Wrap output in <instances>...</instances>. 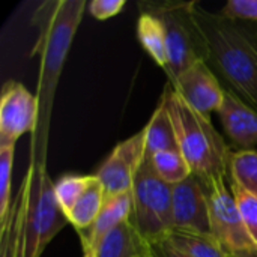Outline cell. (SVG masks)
Returning a JSON list of instances; mask_svg holds the SVG:
<instances>
[{
  "label": "cell",
  "mask_w": 257,
  "mask_h": 257,
  "mask_svg": "<svg viewBox=\"0 0 257 257\" xmlns=\"http://www.w3.org/2000/svg\"><path fill=\"white\" fill-rule=\"evenodd\" d=\"M196 20L206 45V63L220 81L257 108V29L197 5Z\"/></svg>",
  "instance_id": "obj_1"
},
{
  "label": "cell",
  "mask_w": 257,
  "mask_h": 257,
  "mask_svg": "<svg viewBox=\"0 0 257 257\" xmlns=\"http://www.w3.org/2000/svg\"><path fill=\"white\" fill-rule=\"evenodd\" d=\"M84 0H47L32 14L30 23L36 29V42L30 56L39 57V120L47 123L68 51L84 14Z\"/></svg>",
  "instance_id": "obj_2"
},
{
  "label": "cell",
  "mask_w": 257,
  "mask_h": 257,
  "mask_svg": "<svg viewBox=\"0 0 257 257\" xmlns=\"http://www.w3.org/2000/svg\"><path fill=\"white\" fill-rule=\"evenodd\" d=\"M173 122L178 146L191 173L209 185L217 178H229L230 148L209 117L191 108L167 83L161 95ZM230 179V178H229Z\"/></svg>",
  "instance_id": "obj_3"
},
{
  "label": "cell",
  "mask_w": 257,
  "mask_h": 257,
  "mask_svg": "<svg viewBox=\"0 0 257 257\" xmlns=\"http://www.w3.org/2000/svg\"><path fill=\"white\" fill-rule=\"evenodd\" d=\"M26 208L20 257H41L54 236L69 223L54 193L45 163L32 161L23 178Z\"/></svg>",
  "instance_id": "obj_4"
},
{
  "label": "cell",
  "mask_w": 257,
  "mask_h": 257,
  "mask_svg": "<svg viewBox=\"0 0 257 257\" xmlns=\"http://www.w3.org/2000/svg\"><path fill=\"white\" fill-rule=\"evenodd\" d=\"M197 2H140V12L160 18L166 32L167 77L173 81L199 60L206 62V45L196 20Z\"/></svg>",
  "instance_id": "obj_5"
},
{
  "label": "cell",
  "mask_w": 257,
  "mask_h": 257,
  "mask_svg": "<svg viewBox=\"0 0 257 257\" xmlns=\"http://www.w3.org/2000/svg\"><path fill=\"white\" fill-rule=\"evenodd\" d=\"M131 193V220L139 233L148 242L166 239L175 229L172 185L158 178L149 160H145L140 166Z\"/></svg>",
  "instance_id": "obj_6"
},
{
  "label": "cell",
  "mask_w": 257,
  "mask_h": 257,
  "mask_svg": "<svg viewBox=\"0 0 257 257\" xmlns=\"http://www.w3.org/2000/svg\"><path fill=\"white\" fill-rule=\"evenodd\" d=\"M211 233L226 257H257V245L245 229L230 190L229 178H217L208 185Z\"/></svg>",
  "instance_id": "obj_7"
},
{
  "label": "cell",
  "mask_w": 257,
  "mask_h": 257,
  "mask_svg": "<svg viewBox=\"0 0 257 257\" xmlns=\"http://www.w3.org/2000/svg\"><path fill=\"white\" fill-rule=\"evenodd\" d=\"M145 160L146 134L143 128L126 140L117 143L93 175L102 184L107 196L131 191L134 178Z\"/></svg>",
  "instance_id": "obj_8"
},
{
  "label": "cell",
  "mask_w": 257,
  "mask_h": 257,
  "mask_svg": "<svg viewBox=\"0 0 257 257\" xmlns=\"http://www.w3.org/2000/svg\"><path fill=\"white\" fill-rule=\"evenodd\" d=\"M38 120V98L21 83L6 81L0 98V146H15L21 136L36 130Z\"/></svg>",
  "instance_id": "obj_9"
},
{
  "label": "cell",
  "mask_w": 257,
  "mask_h": 257,
  "mask_svg": "<svg viewBox=\"0 0 257 257\" xmlns=\"http://www.w3.org/2000/svg\"><path fill=\"white\" fill-rule=\"evenodd\" d=\"M170 86L197 113L211 119V113L218 111L226 89L205 60H199L181 72Z\"/></svg>",
  "instance_id": "obj_10"
},
{
  "label": "cell",
  "mask_w": 257,
  "mask_h": 257,
  "mask_svg": "<svg viewBox=\"0 0 257 257\" xmlns=\"http://www.w3.org/2000/svg\"><path fill=\"white\" fill-rule=\"evenodd\" d=\"M173 224L178 230L211 233L208 185L191 175L181 184L172 187Z\"/></svg>",
  "instance_id": "obj_11"
},
{
  "label": "cell",
  "mask_w": 257,
  "mask_h": 257,
  "mask_svg": "<svg viewBox=\"0 0 257 257\" xmlns=\"http://www.w3.org/2000/svg\"><path fill=\"white\" fill-rule=\"evenodd\" d=\"M226 136L238 151H257V108L244 101L230 89L217 111Z\"/></svg>",
  "instance_id": "obj_12"
},
{
  "label": "cell",
  "mask_w": 257,
  "mask_h": 257,
  "mask_svg": "<svg viewBox=\"0 0 257 257\" xmlns=\"http://www.w3.org/2000/svg\"><path fill=\"white\" fill-rule=\"evenodd\" d=\"M133 214V193L125 191L114 196H107L104 206L93 223V226L86 230L84 233H80L81 247L95 248L98 242L114 227L125 223L131 218Z\"/></svg>",
  "instance_id": "obj_13"
},
{
  "label": "cell",
  "mask_w": 257,
  "mask_h": 257,
  "mask_svg": "<svg viewBox=\"0 0 257 257\" xmlns=\"http://www.w3.org/2000/svg\"><path fill=\"white\" fill-rule=\"evenodd\" d=\"M149 242L139 233L133 220L114 227L93 248L96 257H146Z\"/></svg>",
  "instance_id": "obj_14"
},
{
  "label": "cell",
  "mask_w": 257,
  "mask_h": 257,
  "mask_svg": "<svg viewBox=\"0 0 257 257\" xmlns=\"http://www.w3.org/2000/svg\"><path fill=\"white\" fill-rule=\"evenodd\" d=\"M146 134V160L164 151H179L176 131L169 116L167 105L161 96L152 117L145 126Z\"/></svg>",
  "instance_id": "obj_15"
},
{
  "label": "cell",
  "mask_w": 257,
  "mask_h": 257,
  "mask_svg": "<svg viewBox=\"0 0 257 257\" xmlns=\"http://www.w3.org/2000/svg\"><path fill=\"white\" fill-rule=\"evenodd\" d=\"M105 197H107V194H105L102 184L93 175V179L89 184V187L84 190V193L80 196V199L75 202V205L66 214L68 221L74 226V229L78 232V235L84 233L86 230H89L93 226V223L96 221V218L104 206Z\"/></svg>",
  "instance_id": "obj_16"
},
{
  "label": "cell",
  "mask_w": 257,
  "mask_h": 257,
  "mask_svg": "<svg viewBox=\"0 0 257 257\" xmlns=\"http://www.w3.org/2000/svg\"><path fill=\"white\" fill-rule=\"evenodd\" d=\"M26 208V187L21 181L18 193L12 199L6 223L0 227V257H20Z\"/></svg>",
  "instance_id": "obj_17"
},
{
  "label": "cell",
  "mask_w": 257,
  "mask_h": 257,
  "mask_svg": "<svg viewBox=\"0 0 257 257\" xmlns=\"http://www.w3.org/2000/svg\"><path fill=\"white\" fill-rule=\"evenodd\" d=\"M137 38L142 47L154 59V62L167 71V45H166V32L164 27L155 15L149 12H140L137 20Z\"/></svg>",
  "instance_id": "obj_18"
},
{
  "label": "cell",
  "mask_w": 257,
  "mask_h": 257,
  "mask_svg": "<svg viewBox=\"0 0 257 257\" xmlns=\"http://www.w3.org/2000/svg\"><path fill=\"white\" fill-rule=\"evenodd\" d=\"M190 257H226L212 233H197L173 229L166 238Z\"/></svg>",
  "instance_id": "obj_19"
},
{
  "label": "cell",
  "mask_w": 257,
  "mask_h": 257,
  "mask_svg": "<svg viewBox=\"0 0 257 257\" xmlns=\"http://www.w3.org/2000/svg\"><path fill=\"white\" fill-rule=\"evenodd\" d=\"M230 182L257 197V151H232L229 158Z\"/></svg>",
  "instance_id": "obj_20"
},
{
  "label": "cell",
  "mask_w": 257,
  "mask_h": 257,
  "mask_svg": "<svg viewBox=\"0 0 257 257\" xmlns=\"http://www.w3.org/2000/svg\"><path fill=\"white\" fill-rule=\"evenodd\" d=\"M154 172L169 185H176L190 178L191 169L181 151H164L148 158Z\"/></svg>",
  "instance_id": "obj_21"
},
{
  "label": "cell",
  "mask_w": 257,
  "mask_h": 257,
  "mask_svg": "<svg viewBox=\"0 0 257 257\" xmlns=\"http://www.w3.org/2000/svg\"><path fill=\"white\" fill-rule=\"evenodd\" d=\"M92 179L93 175H63L54 182V193L65 214L75 205Z\"/></svg>",
  "instance_id": "obj_22"
},
{
  "label": "cell",
  "mask_w": 257,
  "mask_h": 257,
  "mask_svg": "<svg viewBox=\"0 0 257 257\" xmlns=\"http://www.w3.org/2000/svg\"><path fill=\"white\" fill-rule=\"evenodd\" d=\"M15 146H0V227L6 223L12 196H11V176L14 166Z\"/></svg>",
  "instance_id": "obj_23"
},
{
  "label": "cell",
  "mask_w": 257,
  "mask_h": 257,
  "mask_svg": "<svg viewBox=\"0 0 257 257\" xmlns=\"http://www.w3.org/2000/svg\"><path fill=\"white\" fill-rule=\"evenodd\" d=\"M230 190H232L239 217L257 245V197L244 191L241 187H238L233 182H230Z\"/></svg>",
  "instance_id": "obj_24"
},
{
  "label": "cell",
  "mask_w": 257,
  "mask_h": 257,
  "mask_svg": "<svg viewBox=\"0 0 257 257\" xmlns=\"http://www.w3.org/2000/svg\"><path fill=\"white\" fill-rule=\"evenodd\" d=\"M220 14L241 23L257 21V0H229Z\"/></svg>",
  "instance_id": "obj_25"
},
{
  "label": "cell",
  "mask_w": 257,
  "mask_h": 257,
  "mask_svg": "<svg viewBox=\"0 0 257 257\" xmlns=\"http://www.w3.org/2000/svg\"><path fill=\"white\" fill-rule=\"evenodd\" d=\"M126 5L125 0H92L87 8L93 18L96 20H108L117 15L123 6Z\"/></svg>",
  "instance_id": "obj_26"
},
{
  "label": "cell",
  "mask_w": 257,
  "mask_h": 257,
  "mask_svg": "<svg viewBox=\"0 0 257 257\" xmlns=\"http://www.w3.org/2000/svg\"><path fill=\"white\" fill-rule=\"evenodd\" d=\"M146 257H190L181 251L178 247H175L169 239L149 242L148 245V254Z\"/></svg>",
  "instance_id": "obj_27"
},
{
  "label": "cell",
  "mask_w": 257,
  "mask_h": 257,
  "mask_svg": "<svg viewBox=\"0 0 257 257\" xmlns=\"http://www.w3.org/2000/svg\"><path fill=\"white\" fill-rule=\"evenodd\" d=\"M83 257H96L95 251L89 247H83Z\"/></svg>",
  "instance_id": "obj_28"
}]
</instances>
